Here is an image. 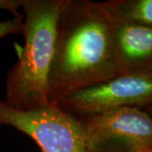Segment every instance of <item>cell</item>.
Wrapping results in <instances>:
<instances>
[{
    "instance_id": "obj_1",
    "label": "cell",
    "mask_w": 152,
    "mask_h": 152,
    "mask_svg": "<svg viewBox=\"0 0 152 152\" xmlns=\"http://www.w3.org/2000/svg\"><path fill=\"white\" fill-rule=\"evenodd\" d=\"M113 35V22L99 2L67 0L49 76L50 102L118 75Z\"/></svg>"
},
{
    "instance_id": "obj_2",
    "label": "cell",
    "mask_w": 152,
    "mask_h": 152,
    "mask_svg": "<svg viewBox=\"0 0 152 152\" xmlns=\"http://www.w3.org/2000/svg\"><path fill=\"white\" fill-rule=\"evenodd\" d=\"M67 0H24L21 32L25 43L7 76L10 107L28 111L50 102L49 76L53 61L58 26Z\"/></svg>"
},
{
    "instance_id": "obj_3",
    "label": "cell",
    "mask_w": 152,
    "mask_h": 152,
    "mask_svg": "<svg viewBox=\"0 0 152 152\" xmlns=\"http://www.w3.org/2000/svg\"><path fill=\"white\" fill-rule=\"evenodd\" d=\"M0 125L11 126L31 137L39 152H88L80 120L57 102L20 111L0 102Z\"/></svg>"
},
{
    "instance_id": "obj_4",
    "label": "cell",
    "mask_w": 152,
    "mask_h": 152,
    "mask_svg": "<svg viewBox=\"0 0 152 152\" xmlns=\"http://www.w3.org/2000/svg\"><path fill=\"white\" fill-rule=\"evenodd\" d=\"M75 115L84 127L88 152H152V116L144 109Z\"/></svg>"
},
{
    "instance_id": "obj_5",
    "label": "cell",
    "mask_w": 152,
    "mask_h": 152,
    "mask_svg": "<svg viewBox=\"0 0 152 152\" xmlns=\"http://www.w3.org/2000/svg\"><path fill=\"white\" fill-rule=\"evenodd\" d=\"M58 103L74 114H93L152 104V72L119 75L72 92Z\"/></svg>"
},
{
    "instance_id": "obj_6",
    "label": "cell",
    "mask_w": 152,
    "mask_h": 152,
    "mask_svg": "<svg viewBox=\"0 0 152 152\" xmlns=\"http://www.w3.org/2000/svg\"><path fill=\"white\" fill-rule=\"evenodd\" d=\"M113 40L118 75L152 72V27L113 22Z\"/></svg>"
},
{
    "instance_id": "obj_7",
    "label": "cell",
    "mask_w": 152,
    "mask_h": 152,
    "mask_svg": "<svg viewBox=\"0 0 152 152\" xmlns=\"http://www.w3.org/2000/svg\"><path fill=\"white\" fill-rule=\"evenodd\" d=\"M99 4L113 22L152 27V0H111Z\"/></svg>"
},
{
    "instance_id": "obj_8",
    "label": "cell",
    "mask_w": 152,
    "mask_h": 152,
    "mask_svg": "<svg viewBox=\"0 0 152 152\" xmlns=\"http://www.w3.org/2000/svg\"><path fill=\"white\" fill-rule=\"evenodd\" d=\"M23 26V16L21 15H15L13 19L0 21V39L8 35L21 32Z\"/></svg>"
},
{
    "instance_id": "obj_9",
    "label": "cell",
    "mask_w": 152,
    "mask_h": 152,
    "mask_svg": "<svg viewBox=\"0 0 152 152\" xmlns=\"http://www.w3.org/2000/svg\"><path fill=\"white\" fill-rule=\"evenodd\" d=\"M24 0H0V10L10 11L15 15H20L18 10L22 8Z\"/></svg>"
},
{
    "instance_id": "obj_10",
    "label": "cell",
    "mask_w": 152,
    "mask_h": 152,
    "mask_svg": "<svg viewBox=\"0 0 152 152\" xmlns=\"http://www.w3.org/2000/svg\"><path fill=\"white\" fill-rule=\"evenodd\" d=\"M142 109L145 110L146 112H148V113L152 116V104L151 105H150V106H148V107H145V108H142Z\"/></svg>"
}]
</instances>
